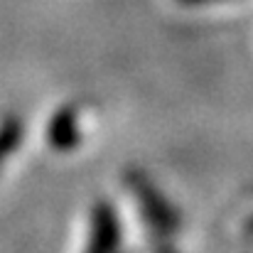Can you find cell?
<instances>
[{
	"mask_svg": "<svg viewBox=\"0 0 253 253\" xmlns=\"http://www.w3.org/2000/svg\"><path fill=\"white\" fill-rule=\"evenodd\" d=\"M25 138V123L17 116H7L0 123V168L5 165V160L20 148Z\"/></svg>",
	"mask_w": 253,
	"mask_h": 253,
	"instance_id": "cell-4",
	"label": "cell"
},
{
	"mask_svg": "<svg viewBox=\"0 0 253 253\" xmlns=\"http://www.w3.org/2000/svg\"><path fill=\"white\" fill-rule=\"evenodd\" d=\"M153 253H177V249H172L169 239H160V241H153Z\"/></svg>",
	"mask_w": 253,
	"mask_h": 253,
	"instance_id": "cell-5",
	"label": "cell"
},
{
	"mask_svg": "<svg viewBox=\"0 0 253 253\" xmlns=\"http://www.w3.org/2000/svg\"><path fill=\"white\" fill-rule=\"evenodd\" d=\"M121 246V221L111 202L101 199L91 209L88 241L84 253H118Z\"/></svg>",
	"mask_w": 253,
	"mask_h": 253,
	"instance_id": "cell-2",
	"label": "cell"
},
{
	"mask_svg": "<svg viewBox=\"0 0 253 253\" xmlns=\"http://www.w3.org/2000/svg\"><path fill=\"white\" fill-rule=\"evenodd\" d=\"M182 5H204V2H224V0H177Z\"/></svg>",
	"mask_w": 253,
	"mask_h": 253,
	"instance_id": "cell-6",
	"label": "cell"
},
{
	"mask_svg": "<svg viewBox=\"0 0 253 253\" xmlns=\"http://www.w3.org/2000/svg\"><path fill=\"white\" fill-rule=\"evenodd\" d=\"M47 143L57 153H72L82 143V113L77 106L67 103L57 108L47 123Z\"/></svg>",
	"mask_w": 253,
	"mask_h": 253,
	"instance_id": "cell-3",
	"label": "cell"
},
{
	"mask_svg": "<svg viewBox=\"0 0 253 253\" xmlns=\"http://www.w3.org/2000/svg\"><path fill=\"white\" fill-rule=\"evenodd\" d=\"M126 187L133 194V199L140 207L143 221L150 229V234H155V241L160 239H172L179 231V214L177 209L169 204V199L150 182V177L140 169L130 168L126 172Z\"/></svg>",
	"mask_w": 253,
	"mask_h": 253,
	"instance_id": "cell-1",
	"label": "cell"
}]
</instances>
